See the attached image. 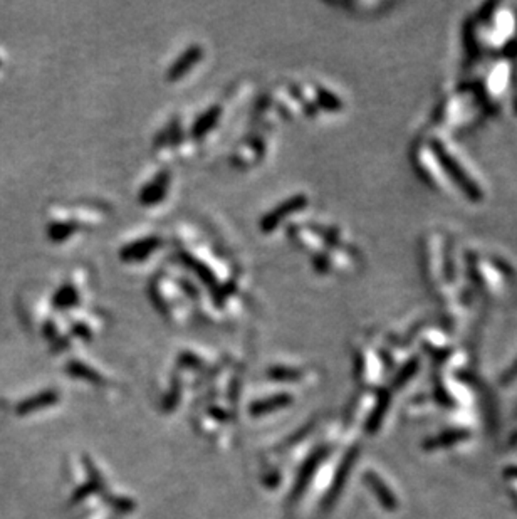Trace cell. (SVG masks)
<instances>
[{"instance_id": "cell-1", "label": "cell", "mask_w": 517, "mask_h": 519, "mask_svg": "<svg viewBox=\"0 0 517 519\" xmlns=\"http://www.w3.org/2000/svg\"><path fill=\"white\" fill-rule=\"evenodd\" d=\"M306 206H308L306 195H294V197L284 200V202H280L278 207L272 208L271 212H267V214L260 219V231L266 232V234H269V232H274L284 219H287L291 214H296V212L303 210Z\"/></svg>"}, {"instance_id": "cell-5", "label": "cell", "mask_w": 517, "mask_h": 519, "mask_svg": "<svg viewBox=\"0 0 517 519\" xmlns=\"http://www.w3.org/2000/svg\"><path fill=\"white\" fill-rule=\"evenodd\" d=\"M221 114H222V108L217 104L210 106V109H207L205 113L200 114V116L197 118V121H195V125L192 128L193 138L205 137V134L209 133L210 130L218 123V118H221Z\"/></svg>"}, {"instance_id": "cell-6", "label": "cell", "mask_w": 517, "mask_h": 519, "mask_svg": "<svg viewBox=\"0 0 517 519\" xmlns=\"http://www.w3.org/2000/svg\"><path fill=\"white\" fill-rule=\"evenodd\" d=\"M56 400H58V394H54V392H42V394L31 396V398L24 400L22 403H19L17 414L24 415V414H29V412L39 410V408L49 407V405H52Z\"/></svg>"}, {"instance_id": "cell-7", "label": "cell", "mask_w": 517, "mask_h": 519, "mask_svg": "<svg viewBox=\"0 0 517 519\" xmlns=\"http://www.w3.org/2000/svg\"><path fill=\"white\" fill-rule=\"evenodd\" d=\"M79 302V293L72 284H63L52 297V304L58 309H71Z\"/></svg>"}, {"instance_id": "cell-2", "label": "cell", "mask_w": 517, "mask_h": 519, "mask_svg": "<svg viewBox=\"0 0 517 519\" xmlns=\"http://www.w3.org/2000/svg\"><path fill=\"white\" fill-rule=\"evenodd\" d=\"M160 239L158 237H145V239L136 240V242L128 244L120 251L121 261L125 263H138V261H143L146 257H150L152 252L157 251L160 247Z\"/></svg>"}, {"instance_id": "cell-4", "label": "cell", "mask_w": 517, "mask_h": 519, "mask_svg": "<svg viewBox=\"0 0 517 519\" xmlns=\"http://www.w3.org/2000/svg\"><path fill=\"white\" fill-rule=\"evenodd\" d=\"M203 57V49L200 46H190L168 69V79L178 81L192 71L195 64L200 63Z\"/></svg>"}, {"instance_id": "cell-3", "label": "cell", "mask_w": 517, "mask_h": 519, "mask_svg": "<svg viewBox=\"0 0 517 519\" xmlns=\"http://www.w3.org/2000/svg\"><path fill=\"white\" fill-rule=\"evenodd\" d=\"M170 187V171H160V173L154 177L152 182L146 183L140 194V202L143 206H157L160 203V200L165 199L166 192Z\"/></svg>"}, {"instance_id": "cell-8", "label": "cell", "mask_w": 517, "mask_h": 519, "mask_svg": "<svg viewBox=\"0 0 517 519\" xmlns=\"http://www.w3.org/2000/svg\"><path fill=\"white\" fill-rule=\"evenodd\" d=\"M77 231V224L76 222H52L51 226L47 228V235L52 242H64V240L69 239L74 232Z\"/></svg>"}]
</instances>
